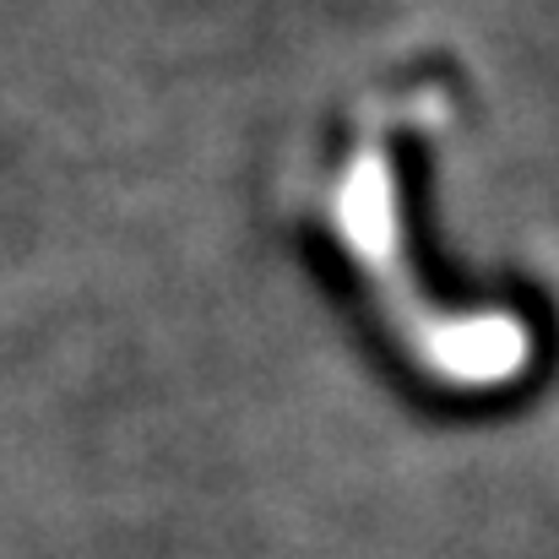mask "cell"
Masks as SVG:
<instances>
[{
  "instance_id": "cell-1",
  "label": "cell",
  "mask_w": 559,
  "mask_h": 559,
  "mask_svg": "<svg viewBox=\"0 0 559 559\" xmlns=\"http://www.w3.org/2000/svg\"><path fill=\"white\" fill-rule=\"evenodd\" d=\"M332 234L370 283L374 310L385 316L402 354L451 391H495L522 380L533 365V332L511 310H445L413 283L402 186L385 142H359L332 186Z\"/></svg>"
}]
</instances>
